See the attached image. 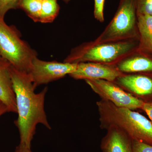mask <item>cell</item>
<instances>
[{
	"label": "cell",
	"mask_w": 152,
	"mask_h": 152,
	"mask_svg": "<svg viewBox=\"0 0 152 152\" xmlns=\"http://www.w3.org/2000/svg\"><path fill=\"white\" fill-rule=\"evenodd\" d=\"M10 72L16 101L18 118L15 123L20 134V145L31 148L38 124L51 129L45 110L48 88L36 93L29 73L19 71L11 65Z\"/></svg>",
	"instance_id": "cell-1"
},
{
	"label": "cell",
	"mask_w": 152,
	"mask_h": 152,
	"mask_svg": "<svg viewBox=\"0 0 152 152\" xmlns=\"http://www.w3.org/2000/svg\"><path fill=\"white\" fill-rule=\"evenodd\" d=\"M96 105L101 129L116 127L133 140L152 145V124L146 117L133 110L117 107L102 99L97 102Z\"/></svg>",
	"instance_id": "cell-2"
},
{
	"label": "cell",
	"mask_w": 152,
	"mask_h": 152,
	"mask_svg": "<svg viewBox=\"0 0 152 152\" xmlns=\"http://www.w3.org/2000/svg\"><path fill=\"white\" fill-rule=\"evenodd\" d=\"M137 39L97 43L94 41L74 48L64 61L78 64L94 62L116 66L120 62L137 52Z\"/></svg>",
	"instance_id": "cell-3"
},
{
	"label": "cell",
	"mask_w": 152,
	"mask_h": 152,
	"mask_svg": "<svg viewBox=\"0 0 152 152\" xmlns=\"http://www.w3.org/2000/svg\"><path fill=\"white\" fill-rule=\"evenodd\" d=\"M0 54L11 66L21 72L29 73L35 51L20 37L12 26H9L0 17Z\"/></svg>",
	"instance_id": "cell-4"
},
{
	"label": "cell",
	"mask_w": 152,
	"mask_h": 152,
	"mask_svg": "<svg viewBox=\"0 0 152 152\" xmlns=\"http://www.w3.org/2000/svg\"><path fill=\"white\" fill-rule=\"evenodd\" d=\"M139 39L136 0H121L112 20L94 42L97 43Z\"/></svg>",
	"instance_id": "cell-5"
},
{
	"label": "cell",
	"mask_w": 152,
	"mask_h": 152,
	"mask_svg": "<svg viewBox=\"0 0 152 152\" xmlns=\"http://www.w3.org/2000/svg\"><path fill=\"white\" fill-rule=\"evenodd\" d=\"M85 81L102 99L109 101L117 107L133 110L142 107L145 102L126 91L114 82L103 80Z\"/></svg>",
	"instance_id": "cell-6"
},
{
	"label": "cell",
	"mask_w": 152,
	"mask_h": 152,
	"mask_svg": "<svg viewBox=\"0 0 152 152\" xmlns=\"http://www.w3.org/2000/svg\"><path fill=\"white\" fill-rule=\"evenodd\" d=\"M77 64L46 61L36 57L33 59L29 72L35 88L41 85L71 75L75 72Z\"/></svg>",
	"instance_id": "cell-7"
},
{
	"label": "cell",
	"mask_w": 152,
	"mask_h": 152,
	"mask_svg": "<svg viewBox=\"0 0 152 152\" xmlns=\"http://www.w3.org/2000/svg\"><path fill=\"white\" fill-rule=\"evenodd\" d=\"M123 74L116 66L101 63L84 62L78 64L75 71L69 75L76 80H103L114 82Z\"/></svg>",
	"instance_id": "cell-8"
},
{
	"label": "cell",
	"mask_w": 152,
	"mask_h": 152,
	"mask_svg": "<svg viewBox=\"0 0 152 152\" xmlns=\"http://www.w3.org/2000/svg\"><path fill=\"white\" fill-rule=\"evenodd\" d=\"M114 83L135 96L152 95V79L148 76L124 74Z\"/></svg>",
	"instance_id": "cell-9"
},
{
	"label": "cell",
	"mask_w": 152,
	"mask_h": 152,
	"mask_svg": "<svg viewBox=\"0 0 152 152\" xmlns=\"http://www.w3.org/2000/svg\"><path fill=\"white\" fill-rule=\"evenodd\" d=\"M106 134L102 139V152H132L133 140L122 130L113 126L106 129Z\"/></svg>",
	"instance_id": "cell-10"
},
{
	"label": "cell",
	"mask_w": 152,
	"mask_h": 152,
	"mask_svg": "<svg viewBox=\"0 0 152 152\" xmlns=\"http://www.w3.org/2000/svg\"><path fill=\"white\" fill-rule=\"evenodd\" d=\"M11 64L0 57V101L7 107L9 112L17 113L15 94L10 72Z\"/></svg>",
	"instance_id": "cell-11"
},
{
	"label": "cell",
	"mask_w": 152,
	"mask_h": 152,
	"mask_svg": "<svg viewBox=\"0 0 152 152\" xmlns=\"http://www.w3.org/2000/svg\"><path fill=\"white\" fill-rule=\"evenodd\" d=\"M116 67L124 74L152 72V60L144 56L134 54L121 61Z\"/></svg>",
	"instance_id": "cell-12"
},
{
	"label": "cell",
	"mask_w": 152,
	"mask_h": 152,
	"mask_svg": "<svg viewBox=\"0 0 152 152\" xmlns=\"http://www.w3.org/2000/svg\"><path fill=\"white\" fill-rule=\"evenodd\" d=\"M137 23L139 41L137 51L152 54V16L137 15Z\"/></svg>",
	"instance_id": "cell-13"
},
{
	"label": "cell",
	"mask_w": 152,
	"mask_h": 152,
	"mask_svg": "<svg viewBox=\"0 0 152 152\" xmlns=\"http://www.w3.org/2000/svg\"><path fill=\"white\" fill-rule=\"evenodd\" d=\"M60 7L57 0H43L39 22L52 23L58 16Z\"/></svg>",
	"instance_id": "cell-14"
},
{
	"label": "cell",
	"mask_w": 152,
	"mask_h": 152,
	"mask_svg": "<svg viewBox=\"0 0 152 152\" xmlns=\"http://www.w3.org/2000/svg\"><path fill=\"white\" fill-rule=\"evenodd\" d=\"M43 0H20L18 9L24 11L35 22H39Z\"/></svg>",
	"instance_id": "cell-15"
},
{
	"label": "cell",
	"mask_w": 152,
	"mask_h": 152,
	"mask_svg": "<svg viewBox=\"0 0 152 152\" xmlns=\"http://www.w3.org/2000/svg\"><path fill=\"white\" fill-rule=\"evenodd\" d=\"M137 15L152 16V0H136Z\"/></svg>",
	"instance_id": "cell-16"
},
{
	"label": "cell",
	"mask_w": 152,
	"mask_h": 152,
	"mask_svg": "<svg viewBox=\"0 0 152 152\" xmlns=\"http://www.w3.org/2000/svg\"><path fill=\"white\" fill-rule=\"evenodd\" d=\"M20 1V0H0V17L4 18L9 10L18 9Z\"/></svg>",
	"instance_id": "cell-17"
},
{
	"label": "cell",
	"mask_w": 152,
	"mask_h": 152,
	"mask_svg": "<svg viewBox=\"0 0 152 152\" xmlns=\"http://www.w3.org/2000/svg\"><path fill=\"white\" fill-rule=\"evenodd\" d=\"M94 16L98 21L103 23L104 20V7L105 0H94Z\"/></svg>",
	"instance_id": "cell-18"
},
{
	"label": "cell",
	"mask_w": 152,
	"mask_h": 152,
	"mask_svg": "<svg viewBox=\"0 0 152 152\" xmlns=\"http://www.w3.org/2000/svg\"><path fill=\"white\" fill-rule=\"evenodd\" d=\"M132 152H152V145L139 141L133 140Z\"/></svg>",
	"instance_id": "cell-19"
},
{
	"label": "cell",
	"mask_w": 152,
	"mask_h": 152,
	"mask_svg": "<svg viewBox=\"0 0 152 152\" xmlns=\"http://www.w3.org/2000/svg\"><path fill=\"white\" fill-rule=\"evenodd\" d=\"M142 110H144L148 115L152 124V101L144 102Z\"/></svg>",
	"instance_id": "cell-20"
},
{
	"label": "cell",
	"mask_w": 152,
	"mask_h": 152,
	"mask_svg": "<svg viewBox=\"0 0 152 152\" xmlns=\"http://www.w3.org/2000/svg\"><path fill=\"white\" fill-rule=\"evenodd\" d=\"M15 152H32L31 151V148H28L27 147L19 145L17 147L16 150Z\"/></svg>",
	"instance_id": "cell-21"
},
{
	"label": "cell",
	"mask_w": 152,
	"mask_h": 152,
	"mask_svg": "<svg viewBox=\"0 0 152 152\" xmlns=\"http://www.w3.org/2000/svg\"><path fill=\"white\" fill-rule=\"evenodd\" d=\"M7 112H9V111L7 107L2 103H0V117Z\"/></svg>",
	"instance_id": "cell-22"
},
{
	"label": "cell",
	"mask_w": 152,
	"mask_h": 152,
	"mask_svg": "<svg viewBox=\"0 0 152 152\" xmlns=\"http://www.w3.org/2000/svg\"><path fill=\"white\" fill-rule=\"evenodd\" d=\"M62 1H64L66 3H69V2L70 1H72V0H62Z\"/></svg>",
	"instance_id": "cell-23"
},
{
	"label": "cell",
	"mask_w": 152,
	"mask_h": 152,
	"mask_svg": "<svg viewBox=\"0 0 152 152\" xmlns=\"http://www.w3.org/2000/svg\"><path fill=\"white\" fill-rule=\"evenodd\" d=\"M2 57L1 56V54H0V57Z\"/></svg>",
	"instance_id": "cell-24"
},
{
	"label": "cell",
	"mask_w": 152,
	"mask_h": 152,
	"mask_svg": "<svg viewBox=\"0 0 152 152\" xmlns=\"http://www.w3.org/2000/svg\"><path fill=\"white\" fill-rule=\"evenodd\" d=\"M2 103L1 102V101H0V103Z\"/></svg>",
	"instance_id": "cell-25"
}]
</instances>
